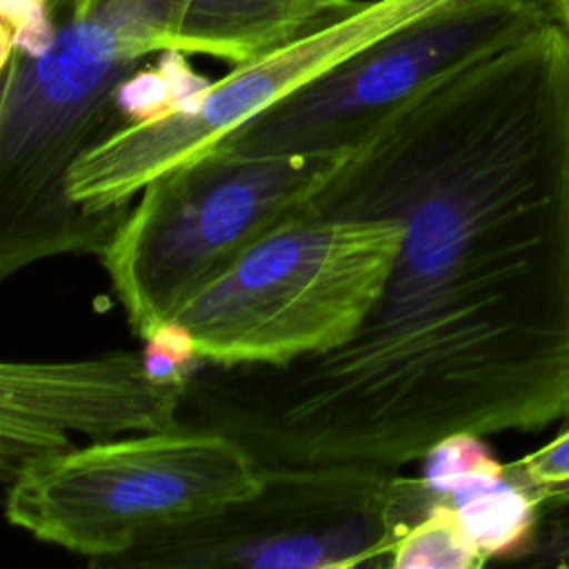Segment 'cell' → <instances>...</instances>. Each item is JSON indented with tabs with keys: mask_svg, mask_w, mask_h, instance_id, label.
Instances as JSON below:
<instances>
[{
	"mask_svg": "<svg viewBox=\"0 0 569 569\" xmlns=\"http://www.w3.org/2000/svg\"><path fill=\"white\" fill-rule=\"evenodd\" d=\"M309 216L393 218L385 289L340 347L189 376L182 413L262 467L400 469L451 436L569 416V36L545 20L356 147Z\"/></svg>",
	"mask_w": 569,
	"mask_h": 569,
	"instance_id": "6da1fadb",
	"label": "cell"
},
{
	"mask_svg": "<svg viewBox=\"0 0 569 569\" xmlns=\"http://www.w3.org/2000/svg\"><path fill=\"white\" fill-rule=\"evenodd\" d=\"M56 31L0 76V282L51 258L100 256L129 207L89 211L73 164L131 122L124 82L178 49L176 0H49Z\"/></svg>",
	"mask_w": 569,
	"mask_h": 569,
	"instance_id": "7a4b0ae2",
	"label": "cell"
},
{
	"mask_svg": "<svg viewBox=\"0 0 569 569\" xmlns=\"http://www.w3.org/2000/svg\"><path fill=\"white\" fill-rule=\"evenodd\" d=\"M402 236L393 218H293L193 291L164 340L211 367H282L327 353L380 298Z\"/></svg>",
	"mask_w": 569,
	"mask_h": 569,
	"instance_id": "3957f363",
	"label": "cell"
},
{
	"mask_svg": "<svg viewBox=\"0 0 569 569\" xmlns=\"http://www.w3.org/2000/svg\"><path fill=\"white\" fill-rule=\"evenodd\" d=\"M351 151L211 149L147 182L100 253L131 331L162 342L173 311L267 233L307 216Z\"/></svg>",
	"mask_w": 569,
	"mask_h": 569,
	"instance_id": "277c9868",
	"label": "cell"
},
{
	"mask_svg": "<svg viewBox=\"0 0 569 569\" xmlns=\"http://www.w3.org/2000/svg\"><path fill=\"white\" fill-rule=\"evenodd\" d=\"M264 467L231 436L180 425L80 442L24 469L4 518L102 567L144 538L251 496Z\"/></svg>",
	"mask_w": 569,
	"mask_h": 569,
	"instance_id": "5b68a950",
	"label": "cell"
},
{
	"mask_svg": "<svg viewBox=\"0 0 569 569\" xmlns=\"http://www.w3.org/2000/svg\"><path fill=\"white\" fill-rule=\"evenodd\" d=\"M442 496L389 467H264L251 496L167 527L100 569L389 567L398 540Z\"/></svg>",
	"mask_w": 569,
	"mask_h": 569,
	"instance_id": "8992f818",
	"label": "cell"
},
{
	"mask_svg": "<svg viewBox=\"0 0 569 569\" xmlns=\"http://www.w3.org/2000/svg\"><path fill=\"white\" fill-rule=\"evenodd\" d=\"M545 20L540 0H442L353 49L213 149L233 156L351 151L422 93Z\"/></svg>",
	"mask_w": 569,
	"mask_h": 569,
	"instance_id": "52a82bcc",
	"label": "cell"
},
{
	"mask_svg": "<svg viewBox=\"0 0 569 569\" xmlns=\"http://www.w3.org/2000/svg\"><path fill=\"white\" fill-rule=\"evenodd\" d=\"M438 2L442 0H362L353 11L236 64L220 80L98 142L73 164L69 196L89 211L129 207L160 173L211 151L353 49Z\"/></svg>",
	"mask_w": 569,
	"mask_h": 569,
	"instance_id": "ba28073f",
	"label": "cell"
},
{
	"mask_svg": "<svg viewBox=\"0 0 569 569\" xmlns=\"http://www.w3.org/2000/svg\"><path fill=\"white\" fill-rule=\"evenodd\" d=\"M362 0H182L178 47L231 67L309 27L353 11Z\"/></svg>",
	"mask_w": 569,
	"mask_h": 569,
	"instance_id": "9c48e42d",
	"label": "cell"
},
{
	"mask_svg": "<svg viewBox=\"0 0 569 569\" xmlns=\"http://www.w3.org/2000/svg\"><path fill=\"white\" fill-rule=\"evenodd\" d=\"M487 562L498 556L520 558L536 536L540 509L505 480L478 485L453 496Z\"/></svg>",
	"mask_w": 569,
	"mask_h": 569,
	"instance_id": "30bf717a",
	"label": "cell"
},
{
	"mask_svg": "<svg viewBox=\"0 0 569 569\" xmlns=\"http://www.w3.org/2000/svg\"><path fill=\"white\" fill-rule=\"evenodd\" d=\"M485 562L460 507L447 493L398 540L389 558L393 569H476Z\"/></svg>",
	"mask_w": 569,
	"mask_h": 569,
	"instance_id": "8fae6325",
	"label": "cell"
},
{
	"mask_svg": "<svg viewBox=\"0 0 569 569\" xmlns=\"http://www.w3.org/2000/svg\"><path fill=\"white\" fill-rule=\"evenodd\" d=\"M502 476L540 511L569 509V416L547 445L502 465Z\"/></svg>",
	"mask_w": 569,
	"mask_h": 569,
	"instance_id": "7c38bea8",
	"label": "cell"
},
{
	"mask_svg": "<svg viewBox=\"0 0 569 569\" xmlns=\"http://www.w3.org/2000/svg\"><path fill=\"white\" fill-rule=\"evenodd\" d=\"M0 18L13 24L18 51H40L56 31L49 0H0Z\"/></svg>",
	"mask_w": 569,
	"mask_h": 569,
	"instance_id": "4fadbf2b",
	"label": "cell"
},
{
	"mask_svg": "<svg viewBox=\"0 0 569 569\" xmlns=\"http://www.w3.org/2000/svg\"><path fill=\"white\" fill-rule=\"evenodd\" d=\"M18 49V36L11 22H7L4 18H0V76L4 73V69L9 67L13 53Z\"/></svg>",
	"mask_w": 569,
	"mask_h": 569,
	"instance_id": "5bb4252c",
	"label": "cell"
},
{
	"mask_svg": "<svg viewBox=\"0 0 569 569\" xmlns=\"http://www.w3.org/2000/svg\"><path fill=\"white\" fill-rule=\"evenodd\" d=\"M547 20L558 24L569 36V0H540Z\"/></svg>",
	"mask_w": 569,
	"mask_h": 569,
	"instance_id": "9a60e30c",
	"label": "cell"
}]
</instances>
